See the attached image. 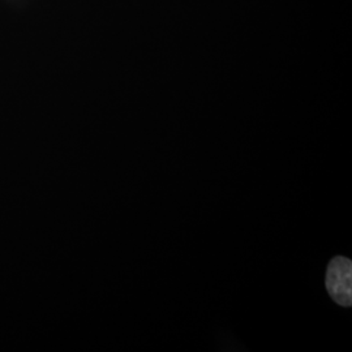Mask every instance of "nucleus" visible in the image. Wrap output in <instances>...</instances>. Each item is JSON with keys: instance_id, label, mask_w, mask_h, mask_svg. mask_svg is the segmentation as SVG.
<instances>
[{"instance_id": "obj_1", "label": "nucleus", "mask_w": 352, "mask_h": 352, "mask_svg": "<svg viewBox=\"0 0 352 352\" xmlns=\"http://www.w3.org/2000/svg\"><path fill=\"white\" fill-rule=\"evenodd\" d=\"M330 298L340 307L352 305V263L350 258L337 256L327 266L325 279Z\"/></svg>"}]
</instances>
